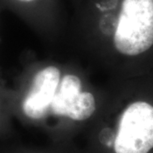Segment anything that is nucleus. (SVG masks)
Wrapping results in <instances>:
<instances>
[{
    "label": "nucleus",
    "instance_id": "nucleus-1",
    "mask_svg": "<svg viewBox=\"0 0 153 153\" xmlns=\"http://www.w3.org/2000/svg\"><path fill=\"white\" fill-rule=\"evenodd\" d=\"M115 50L139 58L153 49V0H122L112 38Z\"/></svg>",
    "mask_w": 153,
    "mask_h": 153
},
{
    "label": "nucleus",
    "instance_id": "nucleus-5",
    "mask_svg": "<svg viewBox=\"0 0 153 153\" xmlns=\"http://www.w3.org/2000/svg\"><path fill=\"white\" fill-rule=\"evenodd\" d=\"M16 2H20V3H29V2H33L36 0H14Z\"/></svg>",
    "mask_w": 153,
    "mask_h": 153
},
{
    "label": "nucleus",
    "instance_id": "nucleus-2",
    "mask_svg": "<svg viewBox=\"0 0 153 153\" xmlns=\"http://www.w3.org/2000/svg\"><path fill=\"white\" fill-rule=\"evenodd\" d=\"M112 149L114 153L153 152V101L132 100L121 111L117 121Z\"/></svg>",
    "mask_w": 153,
    "mask_h": 153
},
{
    "label": "nucleus",
    "instance_id": "nucleus-3",
    "mask_svg": "<svg viewBox=\"0 0 153 153\" xmlns=\"http://www.w3.org/2000/svg\"><path fill=\"white\" fill-rule=\"evenodd\" d=\"M95 108V99L90 92H82L78 76L71 74L63 76L50 105L54 114L74 121H84L94 114Z\"/></svg>",
    "mask_w": 153,
    "mask_h": 153
},
{
    "label": "nucleus",
    "instance_id": "nucleus-4",
    "mask_svg": "<svg viewBox=\"0 0 153 153\" xmlns=\"http://www.w3.org/2000/svg\"><path fill=\"white\" fill-rule=\"evenodd\" d=\"M60 81V71L56 66H47L38 71L22 102L24 114L32 119L44 117L50 108Z\"/></svg>",
    "mask_w": 153,
    "mask_h": 153
}]
</instances>
